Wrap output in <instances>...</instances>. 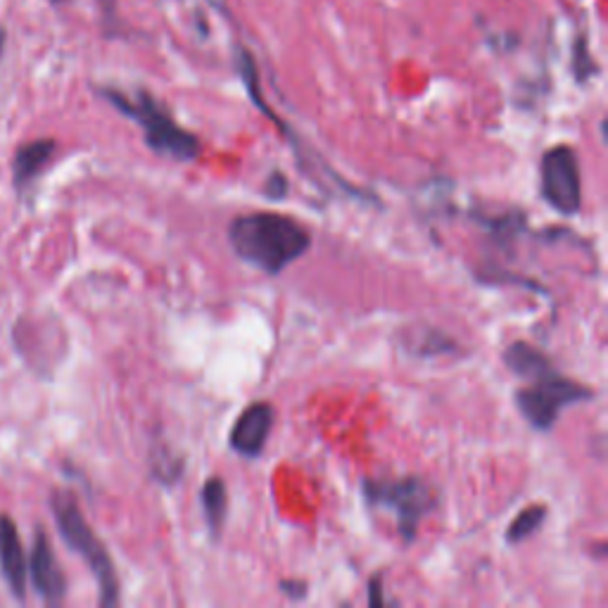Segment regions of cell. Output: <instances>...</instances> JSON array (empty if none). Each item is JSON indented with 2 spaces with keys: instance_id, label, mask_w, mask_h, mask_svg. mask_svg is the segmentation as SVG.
Returning <instances> with one entry per match:
<instances>
[{
  "instance_id": "cell-1",
  "label": "cell",
  "mask_w": 608,
  "mask_h": 608,
  "mask_svg": "<svg viewBox=\"0 0 608 608\" xmlns=\"http://www.w3.org/2000/svg\"><path fill=\"white\" fill-rule=\"evenodd\" d=\"M228 240L240 262L279 277L312 248L309 228L273 212L243 214L228 226Z\"/></svg>"
},
{
  "instance_id": "cell-2",
  "label": "cell",
  "mask_w": 608,
  "mask_h": 608,
  "mask_svg": "<svg viewBox=\"0 0 608 608\" xmlns=\"http://www.w3.org/2000/svg\"><path fill=\"white\" fill-rule=\"evenodd\" d=\"M100 95L143 128L146 146L155 155L169 157L173 162H193L200 157V138L173 120V114L153 93L138 89L134 95H126L117 89H100Z\"/></svg>"
},
{
  "instance_id": "cell-3",
  "label": "cell",
  "mask_w": 608,
  "mask_h": 608,
  "mask_svg": "<svg viewBox=\"0 0 608 608\" xmlns=\"http://www.w3.org/2000/svg\"><path fill=\"white\" fill-rule=\"evenodd\" d=\"M50 509L55 516L57 530H60L65 544L71 552L79 554L95 577L98 589H100V606H117L120 604V575L117 568L108 554V547L100 542L89 520L83 518L81 506L75 499L71 492L57 489L50 497Z\"/></svg>"
},
{
  "instance_id": "cell-4",
  "label": "cell",
  "mask_w": 608,
  "mask_h": 608,
  "mask_svg": "<svg viewBox=\"0 0 608 608\" xmlns=\"http://www.w3.org/2000/svg\"><path fill=\"white\" fill-rule=\"evenodd\" d=\"M361 497L371 509L390 511L397 518V532L404 544H412L424 520L438 509V492L424 477H364Z\"/></svg>"
},
{
  "instance_id": "cell-5",
  "label": "cell",
  "mask_w": 608,
  "mask_h": 608,
  "mask_svg": "<svg viewBox=\"0 0 608 608\" xmlns=\"http://www.w3.org/2000/svg\"><path fill=\"white\" fill-rule=\"evenodd\" d=\"M514 399L518 412L523 414V418L534 430L549 432L568 407L595 399V390L559 373V369L554 367L534 375L526 387L516 390Z\"/></svg>"
},
{
  "instance_id": "cell-6",
  "label": "cell",
  "mask_w": 608,
  "mask_h": 608,
  "mask_svg": "<svg viewBox=\"0 0 608 608\" xmlns=\"http://www.w3.org/2000/svg\"><path fill=\"white\" fill-rule=\"evenodd\" d=\"M542 198L552 210L573 216L583 207V181L577 155L571 146L549 148L542 157Z\"/></svg>"
},
{
  "instance_id": "cell-7",
  "label": "cell",
  "mask_w": 608,
  "mask_h": 608,
  "mask_svg": "<svg viewBox=\"0 0 608 608\" xmlns=\"http://www.w3.org/2000/svg\"><path fill=\"white\" fill-rule=\"evenodd\" d=\"M29 575H32V585L38 592V597L46 604H63L67 595V577L55 559L53 544L43 528H36L32 554H29Z\"/></svg>"
},
{
  "instance_id": "cell-8",
  "label": "cell",
  "mask_w": 608,
  "mask_h": 608,
  "mask_svg": "<svg viewBox=\"0 0 608 608\" xmlns=\"http://www.w3.org/2000/svg\"><path fill=\"white\" fill-rule=\"evenodd\" d=\"M273 418H277V412H273V407L267 399L252 402L250 407L236 418L234 428H230V436H228L230 450L245 459H257L264 452V447L269 442V436L273 430Z\"/></svg>"
},
{
  "instance_id": "cell-9",
  "label": "cell",
  "mask_w": 608,
  "mask_h": 608,
  "mask_svg": "<svg viewBox=\"0 0 608 608\" xmlns=\"http://www.w3.org/2000/svg\"><path fill=\"white\" fill-rule=\"evenodd\" d=\"M0 573H3L12 597L22 601L26 597L29 566L18 523L8 514H0Z\"/></svg>"
},
{
  "instance_id": "cell-10",
  "label": "cell",
  "mask_w": 608,
  "mask_h": 608,
  "mask_svg": "<svg viewBox=\"0 0 608 608\" xmlns=\"http://www.w3.org/2000/svg\"><path fill=\"white\" fill-rule=\"evenodd\" d=\"M55 148H57V143L53 138H38L32 143H24V146L14 153L12 181L18 191H24L29 183H34L38 179L43 167H46L53 159Z\"/></svg>"
},
{
  "instance_id": "cell-11",
  "label": "cell",
  "mask_w": 608,
  "mask_h": 608,
  "mask_svg": "<svg viewBox=\"0 0 608 608\" xmlns=\"http://www.w3.org/2000/svg\"><path fill=\"white\" fill-rule=\"evenodd\" d=\"M504 364L514 375H518V379H523V381H530V379H534V375L554 369V361L526 340H516L506 347Z\"/></svg>"
},
{
  "instance_id": "cell-12",
  "label": "cell",
  "mask_w": 608,
  "mask_h": 608,
  "mask_svg": "<svg viewBox=\"0 0 608 608\" xmlns=\"http://www.w3.org/2000/svg\"><path fill=\"white\" fill-rule=\"evenodd\" d=\"M200 502H202V514H205V523L212 540H219L224 532L226 514H228V492L222 477H210V481H205L200 492Z\"/></svg>"
},
{
  "instance_id": "cell-13",
  "label": "cell",
  "mask_w": 608,
  "mask_h": 608,
  "mask_svg": "<svg viewBox=\"0 0 608 608\" xmlns=\"http://www.w3.org/2000/svg\"><path fill=\"white\" fill-rule=\"evenodd\" d=\"M547 516H549V511H547L544 504L526 506V509L511 520L509 528H506V542H509V544H520V542L530 540L532 534L544 526Z\"/></svg>"
},
{
  "instance_id": "cell-14",
  "label": "cell",
  "mask_w": 608,
  "mask_h": 608,
  "mask_svg": "<svg viewBox=\"0 0 608 608\" xmlns=\"http://www.w3.org/2000/svg\"><path fill=\"white\" fill-rule=\"evenodd\" d=\"M150 461H153V475L165 485H173L183 473V459L171 457L169 450H155Z\"/></svg>"
},
{
  "instance_id": "cell-15",
  "label": "cell",
  "mask_w": 608,
  "mask_h": 608,
  "mask_svg": "<svg viewBox=\"0 0 608 608\" xmlns=\"http://www.w3.org/2000/svg\"><path fill=\"white\" fill-rule=\"evenodd\" d=\"M597 71H599V67H597L595 60H592V53L587 48V43L581 36L575 41V48H573V75H575L577 81L585 83L587 79L595 77Z\"/></svg>"
},
{
  "instance_id": "cell-16",
  "label": "cell",
  "mask_w": 608,
  "mask_h": 608,
  "mask_svg": "<svg viewBox=\"0 0 608 608\" xmlns=\"http://www.w3.org/2000/svg\"><path fill=\"white\" fill-rule=\"evenodd\" d=\"M285 193H288V179L281 171H271V177L267 179V185H264V195L271 200H281L285 198Z\"/></svg>"
},
{
  "instance_id": "cell-17",
  "label": "cell",
  "mask_w": 608,
  "mask_h": 608,
  "mask_svg": "<svg viewBox=\"0 0 608 608\" xmlns=\"http://www.w3.org/2000/svg\"><path fill=\"white\" fill-rule=\"evenodd\" d=\"M369 604L373 608H383L385 599H383V573H375L369 581Z\"/></svg>"
},
{
  "instance_id": "cell-18",
  "label": "cell",
  "mask_w": 608,
  "mask_h": 608,
  "mask_svg": "<svg viewBox=\"0 0 608 608\" xmlns=\"http://www.w3.org/2000/svg\"><path fill=\"white\" fill-rule=\"evenodd\" d=\"M281 592L288 597V599H293V601H300L307 597V583L304 581H281L279 583Z\"/></svg>"
},
{
  "instance_id": "cell-19",
  "label": "cell",
  "mask_w": 608,
  "mask_h": 608,
  "mask_svg": "<svg viewBox=\"0 0 608 608\" xmlns=\"http://www.w3.org/2000/svg\"><path fill=\"white\" fill-rule=\"evenodd\" d=\"M100 8H103L105 14H114V8H117V0H100Z\"/></svg>"
},
{
  "instance_id": "cell-20",
  "label": "cell",
  "mask_w": 608,
  "mask_h": 608,
  "mask_svg": "<svg viewBox=\"0 0 608 608\" xmlns=\"http://www.w3.org/2000/svg\"><path fill=\"white\" fill-rule=\"evenodd\" d=\"M55 3H63V0H55Z\"/></svg>"
}]
</instances>
